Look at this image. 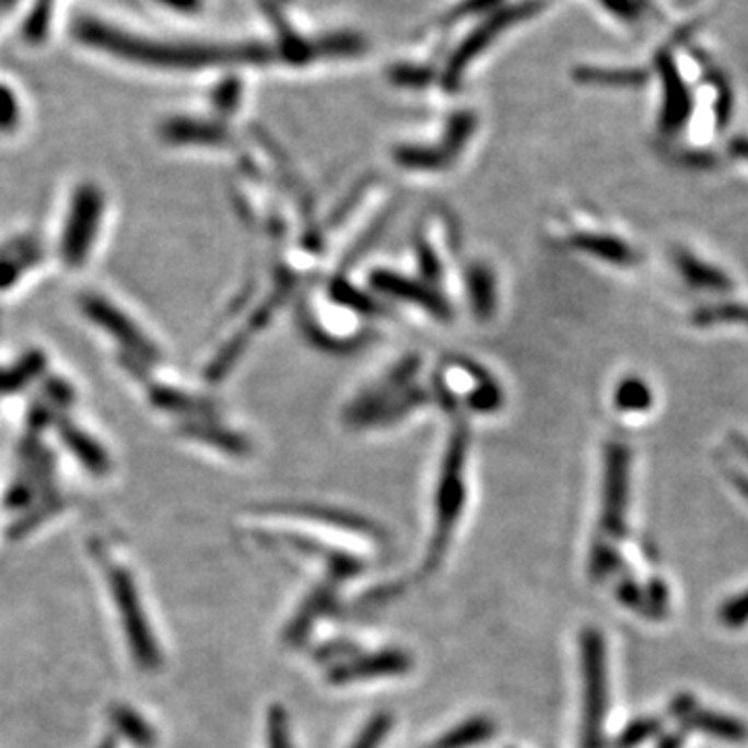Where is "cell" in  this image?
Instances as JSON below:
<instances>
[{
    "instance_id": "cell-2",
    "label": "cell",
    "mask_w": 748,
    "mask_h": 748,
    "mask_svg": "<svg viewBox=\"0 0 748 748\" xmlns=\"http://www.w3.org/2000/svg\"><path fill=\"white\" fill-rule=\"evenodd\" d=\"M582 664V748L605 747L607 717V651L601 630L584 628L581 632Z\"/></svg>"
},
{
    "instance_id": "cell-24",
    "label": "cell",
    "mask_w": 748,
    "mask_h": 748,
    "mask_svg": "<svg viewBox=\"0 0 748 748\" xmlns=\"http://www.w3.org/2000/svg\"><path fill=\"white\" fill-rule=\"evenodd\" d=\"M620 565V556L616 549H611L605 540H597L591 553V576L595 581H603L605 576L613 574Z\"/></svg>"
},
{
    "instance_id": "cell-1",
    "label": "cell",
    "mask_w": 748,
    "mask_h": 748,
    "mask_svg": "<svg viewBox=\"0 0 748 748\" xmlns=\"http://www.w3.org/2000/svg\"><path fill=\"white\" fill-rule=\"evenodd\" d=\"M73 38L104 55L154 69H204L221 62H256L267 59V50L260 46L152 40L125 32L121 27L96 20L92 15H82L73 21Z\"/></svg>"
},
{
    "instance_id": "cell-33",
    "label": "cell",
    "mask_w": 748,
    "mask_h": 748,
    "mask_svg": "<svg viewBox=\"0 0 748 748\" xmlns=\"http://www.w3.org/2000/svg\"><path fill=\"white\" fill-rule=\"evenodd\" d=\"M499 0H466L464 4H459L456 11L452 13V20H461L466 15H475V13H482L487 9H491L493 4H498Z\"/></svg>"
},
{
    "instance_id": "cell-9",
    "label": "cell",
    "mask_w": 748,
    "mask_h": 748,
    "mask_svg": "<svg viewBox=\"0 0 748 748\" xmlns=\"http://www.w3.org/2000/svg\"><path fill=\"white\" fill-rule=\"evenodd\" d=\"M655 67L659 73V82H662V113H659V131L665 138H674L678 136L686 124L690 121L692 115V94L686 85L685 78L678 69L676 59L662 50L655 57Z\"/></svg>"
},
{
    "instance_id": "cell-36",
    "label": "cell",
    "mask_w": 748,
    "mask_h": 748,
    "mask_svg": "<svg viewBox=\"0 0 748 748\" xmlns=\"http://www.w3.org/2000/svg\"><path fill=\"white\" fill-rule=\"evenodd\" d=\"M729 443H732V447H734V452L738 454V456L743 457V459H747L748 461V439L747 436L740 435V433H732L729 435Z\"/></svg>"
},
{
    "instance_id": "cell-14",
    "label": "cell",
    "mask_w": 748,
    "mask_h": 748,
    "mask_svg": "<svg viewBox=\"0 0 748 748\" xmlns=\"http://www.w3.org/2000/svg\"><path fill=\"white\" fill-rule=\"evenodd\" d=\"M335 586H337V582L329 578L306 599L302 609L297 611V616L293 618V622L288 626V632H285L288 643H302L311 634L314 622L331 607L332 599H335Z\"/></svg>"
},
{
    "instance_id": "cell-13",
    "label": "cell",
    "mask_w": 748,
    "mask_h": 748,
    "mask_svg": "<svg viewBox=\"0 0 748 748\" xmlns=\"http://www.w3.org/2000/svg\"><path fill=\"white\" fill-rule=\"evenodd\" d=\"M570 246L588 254L597 260L616 265V267H632L639 260L636 249L630 244H626L616 235H605V233H576L570 237Z\"/></svg>"
},
{
    "instance_id": "cell-17",
    "label": "cell",
    "mask_w": 748,
    "mask_h": 748,
    "mask_svg": "<svg viewBox=\"0 0 748 748\" xmlns=\"http://www.w3.org/2000/svg\"><path fill=\"white\" fill-rule=\"evenodd\" d=\"M46 366V358L40 352L25 353L17 364L9 369H0V397L20 394L27 385H32Z\"/></svg>"
},
{
    "instance_id": "cell-8",
    "label": "cell",
    "mask_w": 748,
    "mask_h": 748,
    "mask_svg": "<svg viewBox=\"0 0 748 748\" xmlns=\"http://www.w3.org/2000/svg\"><path fill=\"white\" fill-rule=\"evenodd\" d=\"M82 311L98 329H103L115 341H119V346H124L131 355L150 362L159 355L156 348L152 346V341H148L142 329L103 295H83Z\"/></svg>"
},
{
    "instance_id": "cell-26",
    "label": "cell",
    "mask_w": 748,
    "mask_h": 748,
    "mask_svg": "<svg viewBox=\"0 0 748 748\" xmlns=\"http://www.w3.org/2000/svg\"><path fill=\"white\" fill-rule=\"evenodd\" d=\"M32 260H34V249H23L20 256H13V258H2L0 260V290L11 288L23 274V270L32 265Z\"/></svg>"
},
{
    "instance_id": "cell-18",
    "label": "cell",
    "mask_w": 748,
    "mask_h": 748,
    "mask_svg": "<svg viewBox=\"0 0 748 748\" xmlns=\"http://www.w3.org/2000/svg\"><path fill=\"white\" fill-rule=\"evenodd\" d=\"M576 82L603 87H641L646 73L641 69H601V67H578L574 71Z\"/></svg>"
},
{
    "instance_id": "cell-20",
    "label": "cell",
    "mask_w": 748,
    "mask_h": 748,
    "mask_svg": "<svg viewBox=\"0 0 748 748\" xmlns=\"http://www.w3.org/2000/svg\"><path fill=\"white\" fill-rule=\"evenodd\" d=\"M690 323L694 327H713V325H743L748 327V304H740V302H717V304H709V306H701L692 312Z\"/></svg>"
},
{
    "instance_id": "cell-29",
    "label": "cell",
    "mask_w": 748,
    "mask_h": 748,
    "mask_svg": "<svg viewBox=\"0 0 748 748\" xmlns=\"http://www.w3.org/2000/svg\"><path fill=\"white\" fill-rule=\"evenodd\" d=\"M711 83L715 87V94H717V103H715V117H717V124L720 127H726L727 121H729V115L734 110V96H732V90L729 85L724 82V78L720 73H713L711 75Z\"/></svg>"
},
{
    "instance_id": "cell-11",
    "label": "cell",
    "mask_w": 748,
    "mask_h": 748,
    "mask_svg": "<svg viewBox=\"0 0 748 748\" xmlns=\"http://www.w3.org/2000/svg\"><path fill=\"white\" fill-rule=\"evenodd\" d=\"M676 717L682 720V724L690 729H699L706 736L726 740V743H745L748 738V727L724 713L697 709L690 697H685L676 703Z\"/></svg>"
},
{
    "instance_id": "cell-30",
    "label": "cell",
    "mask_w": 748,
    "mask_h": 748,
    "mask_svg": "<svg viewBox=\"0 0 748 748\" xmlns=\"http://www.w3.org/2000/svg\"><path fill=\"white\" fill-rule=\"evenodd\" d=\"M618 597L620 601L634 609V611H641V613H648V603H646V595L643 591L639 588V584L632 581H623L620 586H618ZM648 618V616H646Z\"/></svg>"
},
{
    "instance_id": "cell-22",
    "label": "cell",
    "mask_w": 748,
    "mask_h": 748,
    "mask_svg": "<svg viewBox=\"0 0 748 748\" xmlns=\"http://www.w3.org/2000/svg\"><path fill=\"white\" fill-rule=\"evenodd\" d=\"M662 732V722L655 717H643L632 722L630 726L623 727L622 734L616 740L618 748H636L639 745L646 743L648 738L657 736Z\"/></svg>"
},
{
    "instance_id": "cell-35",
    "label": "cell",
    "mask_w": 748,
    "mask_h": 748,
    "mask_svg": "<svg viewBox=\"0 0 748 748\" xmlns=\"http://www.w3.org/2000/svg\"><path fill=\"white\" fill-rule=\"evenodd\" d=\"M727 478L732 480V484L740 491V495L748 501V477L738 472V470H727Z\"/></svg>"
},
{
    "instance_id": "cell-19",
    "label": "cell",
    "mask_w": 748,
    "mask_h": 748,
    "mask_svg": "<svg viewBox=\"0 0 748 748\" xmlns=\"http://www.w3.org/2000/svg\"><path fill=\"white\" fill-rule=\"evenodd\" d=\"M495 734V724L489 717H472L441 736L431 748H470L489 740Z\"/></svg>"
},
{
    "instance_id": "cell-28",
    "label": "cell",
    "mask_w": 748,
    "mask_h": 748,
    "mask_svg": "<svg viewBox=\"0 0 748 748\" xmlns=\"http://www.w3.org/2000/svg\"><path fill=\"white\" fill-rule=\"evenodd\" d=\"M21 108L15 92L0 83V131H13L20 125Z\"/></svg>"
},
{
    "instance_id": "cell-12",
    "label": "cell",
    "mask_w": 748,
    "mask_h": 748,
    "mask_svg": "<svg viewBox=\"0 0 748 748\" xmlns=\"http://www.w3.org/2000/svg\"><path fill=\"white\" fill-rule=\"evenodd\" d=\"M671 258H674V267L678 270V274L692 290L713 291V293H727L734 290V281L724 270L709 265L703 258L694 256L690 249L678 248L671 254Z\"/></svg>"
},
{
    "instance_id": "cell-16",
    "label": "cell",
    "mask_w": 748,
    "mask_h": 748,
    "mask_svg": "<svg viewBox=\"0 0 748 748\" xmlns=\"http://www.w3.org/2000/svg\"><path fill=\"white\" fill-rule=\"evenodd\" d=\"M613 408L622 414H644L653 408V389L639 374H628L613 391Z\"/></svg>"
},
{
    "instance_id": "cell-34",
    "label": "cell",
    "mask_w": 748,
    "mask_h": 748,
    "mask_svg": "<svg viewBox=\"0 0 748 748\" xmlns=\"http://www.w3.org/2000/svg\"><path fill=\"white\" fill-rule=\"evenodd\" d=\"M156 2L173 9V11H182V13H194L202 4V0H156Z\"/></svg>"
},
{
    "instance_id": "cell-25",
    "label": "cell",
    "mask_w": 748,
    "mask_h": 748,
    "mask_svg": "<svg viewBox=\"0 0 748 748\" xmlns=\"http://www.w3.org/2000/svg\"><path fill=\"white\" fill-rule=\"evenodd\" d=\"M720 622L724 623L729 630L743 628L745 623H748V588L743 591L740 595L727 599L720 607Z\"/></svg>"
},
{
    "instance_id": "cell-23",
    "label": "cell",
    "mask_w": 748,
    "mask_h": 748,
    "mask_svg": "<svg viewBox=\"0 0 748 748\" xmlns=\"http://www.w3.org/2000/svg\"><path fill=\"white\" fill-rule=\"evenodd\" d=\"M394 726V717L391 713H376L373 720L366 724V727L360 732V736L355 738L352 748H376L385 736L389 734V729Z\"/></svg>"
},
{
    "instance_id": "cell-15",
    "label": "cell",
    "mask_w": 748,
    "mask_h": 748,
    "mask_svg": "<svg viewBox=\"0 0 748 748\" xmlns=\"http://www.w3.org/2000/svg\"><path fill=\"white\" fill-rule=\"evenodd\" d=\"M59 431H61L62 443L71 449V454L78 457L90 472L104 475L108 470V457L104 454L103 447L92 436L85 435L80 426H75L71 422H62Z\"/></svg>"
},
{
    "instance_id": "cell-7",
    "label": "cell",
    "mask_w": 748,
    "mask_h": 748,
    "mask_svg": "<svg viewBox=\"0 0 748 748\" xmlns=\"http://www.w3.org/2000/svg\"><path fill=\"white\" fill-rule=\"evenodd\" d=\"M464 507V482H461V452H454L447 457L439 491H436L435 535L429 545V553L424 560V574H433L445 556V549L452 540V533Z\"/></svg>"
},
{
    "instance_id": "cell-6",
    "label": "cell",
    "mask_w": 748,
    "mask_h": 748,
    "mask_svg": "<svg viewBox=\"0 0 748 748\" xmlns=\"http://www.w3.org/2000/svg\"><path fill=\"white\" fill-rule=\"evenodd\" d=\"M630 447L622 441H609L603 454L601 533L609 539H622L630 498Z\"/></svg>"
},
{
    "instance_id": "cell-31",
    "label": "cell",
    "mask_w": 748,
    "mask_h": 748,
    "mask_svg": "<svg viewBox=\"0 0 748 748\" xmlns=\"http://www.w3.org/2000/svg\"><path fill=\"white\" fill-rule=\"evenodd\" d=\"M119 722L124 724L125 734H127L131 740H136V743H140V745H148V743H150L152 729H148V726H145L144 722H142L136 713H125V715L119 717Z\"/></svg>"
},
{
    "instance_id": "cell-37",
    "label": "cell",
    "mask_w": 748,
    "mask_h": 748,
    "mask_svg": "<svg viewBox=\"0 0 748 748\" xmlns=\"http://www.w3.org/2000/svg\"><path fill=\"white\" fill-rule=\"evenodd\" d=\"M729 152H732L736 159L748 161V138H734V140L729 142Z\"/></svg>"
},
{
    "instance_id": "cell-27",
    "label": "cell",
    "mask_w": 748,
    "mask_h": 748,
    "mask_svg": "<svg viewBox=\"0 0 748 748\" xmlns=\"http://www.w3.org/2000/svg\"><path fill=\"white\" fill-rule=\"evenodd\" d=\"M269 747L291 748L290 724H288V713L283 706H270Z\"/></svg>"
},
{
    "instance_id": "cell-5",
    "label": "cell",
    "mask_w": 748,
    "mask_h": 748,
    "mask_svg": "<svg viewBox=\"0 0 748 748\" xmlns=\"http://www.w3.org/2000/svg\"><path fill=\"white\" fill-rule=\"evenodd\" d=\"M542 7H545L542 0H522L518 4L505 7V9H501L491 17L482 21L477 30H472V34L457 46L454 57L447 61L445 85L456 87L457 83L461 82L464 73L468 71L470 62L475 61L480 52H484L493 42L498 40L501 32H505L507 27L516 25L519 21L535 17L539 11H542Z\"/></svg>"
},
{
    "instance_id": "cell-4",
    "label": "cell",
    "mask_w": 748,
    "mask_h": 748,
    "mask_svg": "<svg viewBox=\"0 0 748 748\" xmlns=\"http://www.w3.org/2000/svg\"><path fill=\"white\" fill-rule=\"evenodd\" d=\"M108 584H110L113 599L119 607L125 636L131 646L133 659L145 671L159 669L163 657H161L159 644L154 641L152 628L148 626V620H145L144 607H142L138 588L131 581L129 572L119 565H110L108 568Z\"/></svg>"
},
{
    "instance_id": "cell-3",
    "label": "cell",
    "mask_w": 748,
    "mask_h": 748,
    "mask_svg": "<svg viewBox=\"0 0 748 748\" xmlns=\"http://www.w3.org/2000/svg\"><path fill=\"white\" fill-rule=\"evenodd\" d=\"M104 196L94 184H83L75 189L71 204L65 217L61 231L62 262L71 269H80L90 258L94 242L98 237V229L103 223Z\"/></svg>"
},
{
    "instance_id": "cell-32",
    "label": "cell",
    "mask_w": 748,
    "mask_h": 748,
    "mask_svg": "<svg viewBox=\"0 0 748 748\" xmlns=\"http://www.w3.org/2000/svg\"><path fill=\"white\" fill-rule=\"evenodd\" d=\"M601 4L607 11L618 15L620 20L632 21L636 20V15H639L634 0H601Z\"/></svg>"
},
{
    "instance_id": "cell-39",
    "label": "cell",
    "mask_w": 748,
    "mask_h": 748,
    "mask_svg": "<svg viewBox=\"0 0 748 748\" xmlns=\"http://www.w3.org/2000/svg\"><path fill=\"white\" fill-rule=\"evenodd\" d=\"M17 2H20V0H0V17H2L4 13H9Z\"/></svg>"
},
{
    "instance_id": "cell-38",
    "label": "cell",
    "mask_w": 748,
    "mask_h": 748,
    "mask_svg": "<svg viewBox=\"0 0 748 748\" xmlns=\"http://www.w3.org/2000/svg\"><path fill=\"white\" fill-rule=\"evenodd\" d=\"M680 745H682V736H667L657 748H680Z\"/></svg>"
},
{
    "instance_id": "cell-10",
    "label": "cell",
    "mask_w": 748,
    "mask_h": 748,
    "mask_svg": "<svg viewBox=\"0 0 748 748\" xmlns=\"http://www.w3.org/2000/svg\"><path fill=\"white\" fill-rule=\"evenodd\" d=\"M410 667H412V657L406 651L387 648L373 655H358L348 662L332 665L329 680L331 685H350V682L369 680V678L406 674Z\"/></svg>"
},
{
    "instance_id": "cell-21",
    "label": "cell",
    "mask_w": 748,
    "mask_h": 748,
    "mask_svg": "<svg viewBox=\"0 0 748 748\" xmlns=\"http://www.w3.org/2000/svg\"><path fill=\"white\" fill-rule=\"evenodd\" d=\"M52 7H55V0H36L34 2L32 11L27 13L25 23H23L25 40L38 44L48 36V30L52 23Z\"/></svg>"
}]
</instances>
